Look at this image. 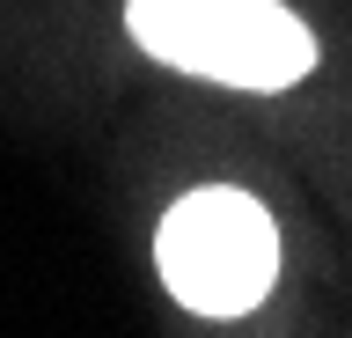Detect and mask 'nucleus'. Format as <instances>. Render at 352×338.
Masks as SVG:
<instances>
[{
	"instance_id": "nucleus-2",
	"label": "nucleus",
	"mask_w": 352,
	"mask_h": 338,
	"mask_svg": "<svg viewBox=\"0 0 352 338\" xmlns=\"http://www.w3.org/2000/svg\"><path fill=\"white\" fill-rule=\"evenodd\" d=\"M154 265L169 294L198 316H250L279 279V228L250 191H191L162 213Z\"/></svg>"
},
{
	"instance_id": "nucleus-1",
	"label": "nucleus",
	"mask_w": 352,
	"mask_h": 338,
	"mask_svg": "<svg viewBox=\"0 0 352 338\" xmlns=\"http://www.w3.org/2000/svg\"><path fill=\"white\" fill-rule=\"evenodd\" d=\"M125 30L154 59L228 89H294L316 67V30L279 0H132Z\"/></svg>"
}]
</instances>
